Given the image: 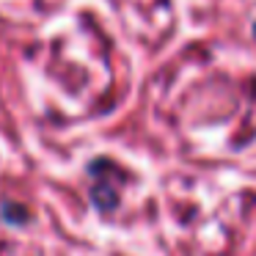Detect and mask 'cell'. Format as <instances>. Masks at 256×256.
<instances>
[{
	"label": "cell",
	"instance_id": "6da1fadb",
	"mask_svg": "<svg viewBox=\"0 0 256 256\" xmlns=\"http://www.w3.org/2000/svg\"><path fill=\"white\" fill-rule=\"evenodd\" d=\"M254 34H256V28H254Z\"/></svg>",
	"mask_w": 256,
	"mask_h": 256
}]
</instances>
